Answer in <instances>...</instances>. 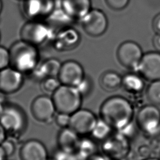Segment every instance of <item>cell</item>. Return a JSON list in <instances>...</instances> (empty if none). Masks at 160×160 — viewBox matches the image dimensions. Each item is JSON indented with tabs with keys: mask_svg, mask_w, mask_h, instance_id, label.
<instances>
[{
	"mask_svg": "<svg viewBox=\"0 0 160 160\" xmlns=\"http://www.w3.org/2000/svg\"><path fill=\"white\" fill-rule=\"evenodd\" d=\"M99 113L102 119L113 129L118 131L132 121L134 108L127 99L112 96L102 103Z\"/></svg>",
	"mask_w": 160,
	"mask_h": 160,
	"instance_id": "cell-1",
	"label": "cell"
},
{
	"mask_svg": "<svg viewBox=\"0 0 160 160\" xmlns=\"http://www.w3.org/2000/svg\"><path fill=\"white\" fill-rule=\"evenodd\" d=\"M9 51L10 66L23 73L30 72L36 67L39 61V53L35 45L23 40L16 41Z\"/></svg>",
	"mask_w": 160,
	"mask_h": 160,
	"instance_id": "cell-2",
	"label": "cell"
},
{
	"mask_svg": "<svg viewBox=\"0 0 160 160\" xmlns=\"http://www.w3.org/2000/svg\"><path fill=\"white\" fill-rule=\"evenodd\" d=\"M82 97L76 87L61 84L53 92L52 99L56 112L71 115L81 108Z\"/></svg>",
	"mask_w": 160,
	"mask_h": 160,
	"instance_id": "cell-3",
	"label": "cell"
},
{
	"mask_svg": "<svg viewBox=\"0 0 160 160\" xmlns=\"http://www.w3.org/2000/svg\"><path fill=\"white\" fill-rule=\"evenodd\" d=\"M136 123L148 137L153 138L160 134V109L154 104L142 106L138 112Z\"/></svg>",
	"mask_w": 160,
	"mask_h": 160,
	"instance_id": "cell-4",
	"label": "cell"
},
{
	"mask_svg": "<svg viewBox=\"0 0 160 160\" xmlns=\"http://www.w3.org/2000/svg\"><path fill=\"white\" fill-rule=\"evenodd\" d=\"M102 153L112 160H122L131 152L130 141L116 131L102 141Z\"/></svg>",
	"mask_w": 160,
	"mask_h": 160,
	"instance_id": "cell-5",
	"label": "cell"
},
{
	"mask_svg": "<svg viewBox=\"0 0 160 160\" xmlns=\"http://www.w3.org/2000/svg\"><path fill=\"white\" fill-rule=\"evenodd\" d=\"M98 118L91 111L80 108L71 115L69 128L79 136H86L92 132Z\"/></svg>",
	"mask_w": 160,
	"mask_h": 160,
	"instance_id": "cell-6",
	"label": "cell"
},
{
	"mask_svg": "<svg viewBox=\"0 0 160 160\" xmlns=\"http://www.w3.org/2000/svg\"><path fill=\"white\" fill-rule=\"evenodd\" d=\"M26 122L25 115L20 108L12 105L4 108L0 118V124L6 131L20 132L24 128Z\"/></svg>",
	"mask_w": 160,
	"mask_h": 160,
	"instance_id": "cell-7",
	"label": "cell"
},
{
	"mask_svg": "<svg viewBox=\"0 0 160 160\" xmlns=\"http://www.w3.org/2000/svg\"><path fill=\"white\" fill-rule=\"evenodd\" d=\"M141 47L135 42L126 41L122 43L118 50V58L125 67L136 70L142 57Z\"/></svg>",
	"mask_w": 160,
	"mask_h": 160,
	"instance_id": "cell-8",
	"label": "cell"
},
{
	"mask_svg": "<svg viewBox=\"0 0 160 160\" xmlns=\"http://www.w3.org/2000/svg\"><path fill=\"white\" fill-rule=\"evenodd\" d=\"M81 20L84 30L92 36L102 35L108 28V19L105 14L99 9H91Z\"/></svg>",
	"mask_w": 160,
	"mask_h": 160,
	"instance_id": "cell-9",
	"label": "cell"
},
{
	"mask_svg": "<svg viewBox=\"0 0 160 160\" xmlns=\"http://www.w3.org/2000/svg\"><path fill=\"white\" fill-rule=\"evenodd\" d=\"M136 71L147 80H160V53L149 52L144 54Z\"/></svg>",
	"mask_w": 160,
	"mask_h": 160,
	"instance_id": "cell-10",
	"label": "cell"
},
{
	"mask_svg": "<svg viewBox=\"0 0 160 160\" xmlns=\"http://www.w3.org/2000/svg\"><path fill=\"white\" fill-rule=\"evenodd\" d=\"M31 112L38 121L49 123L54 118L56 112L52 99L47 96H40L31 104Z\"/></svg>",
	"mask_w": 160,
	"mask_h": 160,
	"instance_id": "cell-11",
	"label": "cell"
},
{
	"mask_svg": "<svg viewBox=\"0 0 160 160\" xmlns=\"http://www.w3.org/2000/svg\"><path fill=\"white\" fill-rule=\"evenodd\" d=\"M58 79L63 85L76 87L84 78L81 65L74 61H68L61 64Z\"/></svg>",
	"mask_w": 160,
	"mask_h": 160,
	"instance_id": "cell-12",
	"label": "cell"
},
{
	"mask_svg": "<svg viewBox=\"0 0 160 160\" xmlns=\"http://www.w3.org/2000/svg\"><path fill=\"white\" fill-rule=\"evenodd\" d=\"M23 83L22 73L12 67L0 70V91L11 94L18 91Z\"/></svg>",
	"mask_w": 160,
	"mask_h": 160,
	"instance_id": "cell-13",
	"label": "cell"
},
{
	"mask_svg": "<svg viewBox=\"0 0 160 160\" xmlns=\"http://www.w3.org/2000/svg\"><path fill=\"white\" fill-rule=\"evenodd\" d=\"M47 27L41 22L32 21L26 22L21 29V39L33 45L42 42L48 35Z\"/></svg>",
	"mask_w": 160,
	"mask_h": 160,
	"instance_id": "cell-14",
	"label": "cell"
},
{
	"mask_svg": "<svg viewBox=\"0 0 160 160\" xmlns=\"http://www.w3.org/2000/svg\"><path fill=\"white\" fill-rule=\"evenodd\" d=\"M21 160H46L48 151L44 144L37 139L25 142L20 149Z\"/></svg>",
	"mask_w": 160,
	"mask_h": 160,
	"instance_id": "cell-15",
	"label": "cell"
},
{
	"mask_svg": "<svg viewBox=\"0 0 160 160\" xmlns=\"http://www.w3.org/2000/svg\"><path fill=\"white\" fill-rule=\"evenodd\" d=\"M61 6L67 16L81 19L91 9V0H62Z\"/></svg>",
	"mask_w": 160,
	"mask_h": 160,
	"instance_id": "cell-16",
	"label": "cell"
},
{
	"mask_svg": "<svg viewBox=\"0 0 160 160\" xmlns=\"http://www.w3.org/2000/svg\"><path fill=\"white\" fill-rule=\"evenodd\" d=\"M24 10L26 16L31 19H36L46 16L51 12L52 0H25Z\"/></svg>",
	"mask_w": 160,
	"mask_h": 160,
	"instance_id": "cell-17",
	"label": "cell"
},
{
	"mask_svg": "<svg viewBox=\"0 0 160 160\" xmlns=\"http://www.w3.org/2000/svg\"><path fill=\"white\" fill-rule=\"evenodd\" d=\"M79 140V135L71 128H62L57 137L58 148L68 152H75Z\"/></svg>",
	"mask_w": 160,
	"mask_h": 160,
	"instance_id": "cell-18",
	"label": "cell"
},
{
	"mask_svg": "<svg viewBox=\"0 0 160 160\" xmlns=\"http://www.w3.org/2000/svg\"><path fill=\"white\" fill-rule=\"evenodd\" d=\"M98 152V146L93 138L84 136L80 138L75 151L78 160H88L91 156Z\"/></svg>",
	"mask_w": 160,
	"mask_h": 160,
	"instance_id": "cell-19",
	"label": "cell"
},
{
	"mask_svg": "<svg viewBox=\"0 0 160 160\" xmlns=\"http://www.w3.org/2000/svg\"><path fill=\"white\" fill-rule=\"evenodd\" d=\"M61 64L59 61L52 59L44 62L40 67L37 69L35 68L37 74H34L38 79L44 78L48 77H55L58 76Z\"/></svg>",
	"mask_w": 160,
	"mask_h": 160,
	"instance_id": "cell-20",
	"label": "cell"
},
{
	"mask_svg": "<svg viewBox=\"0 0 160 160\" xmlns=\"http://www.w3.org/2000/svg\"><path fill=\"white\" fill-rule=\"evenodd\" d=\"M122 86L128 92L133 94L141 92L144 88L142 78L134 73L126 74L122 78Z\"/></svg>",
	"mask_w": 160,
	"mask_h": 160,
	"instance_id": "cell-21",
	"label": "cell"
},
{
	"mask_svg": "<svg viewBox=\"0 0 160 160\" xmlns=\"http://www.w3.org/2000/svg\"><path fill=\"white\" fill-rule=\"evenodd\" d=\"M112 129L106 122L100 118L98 119L91 134L94 140L103 141L112 133Z\"/></svg>",
	"mask_w": 160,
	"mask_h": 160,
	"instance_id": "cell-22",
	"label": "cell"
},
{
	"mask_svg": "<svg viewBox=\"0 0 160 160\" xmlns=\"http://www.w3.org/2000/svg\"><path fill=\"white\" fill-rule=\"evenodd\" d=\"M101 84L107 91H114L122 85V78L116 72H107L102 76Z\"/></svg>",
	"mask_w": 160,
	"mask_h": 160,
	"instance_id": "cell-23",
	"label": "cell"
},
{
	"mask_svg": "<svg viewBox=\"0 0 160 160\" xmlns=\"http://www.w3.org/2000/svg\"><path fill=\"white\" fill-rule=\"evenodd\" d=\"M149 101L154 105H160V80L151 81L146 91Z\"/></svg>",
	"mask_w": 160,
	"mask_h": 160,
	"instance_id": "cell-24",
	"label": "cell"
},
{
	"mask_svg": "<svg viewBox=\"0 0 160 160\" xmlns=\"http://www.w3.org/2000/svg\"><path fill=\"white\" fill-rule=\"evenodd\" d=\"M138 126L136 122L133 121L130 122L129 124L126 125L124 127L118 131H116L122 134L123 136L126 138L128 139L131 141L137 134L138 132Z\"/></svg>",
	"mask_w": 160,
	"mask_h": 160,
	"instance_id": "cell-25",
	"label": "cell"
},
{
	"mask_svg": "<svg viewBox=\"0 0 160 160\" xmlns=\"http://www.w3.org/2000/svg\"><path fill=\"white\" fill-rule=\"evenodd\" d=\"M61 85V83L59 79H57L55 77H48L45 78L42 87L45 91L54 92Z\"/></svg>",
	"mask_w": 160,
	"mask_h": 160,
	"instance_id": "cell-26",
	"label": "cell"
},
{
	"mask_svg": "<svg viewBox=\"0 0 160 160\" xmlns=\"http://www.w3.org/2000/svg\"><path fill=\"white\" fill-rule=\"evenodd\" d=\"M52 159L54 160H78L74 152H68L59 148L54 152Z\"/></svg>",
	"mask_w": 160,
	"mask_h": 160,
	"instance_id": "cell-27",
	"label": "cell"
},
{
	"mask_svg": "<svg viewBox=\"0 0 160 160\" xmlns=\"http://www.w3.org/2000/svg\"><path fill=\"white\" fill-rule=\"evenodd\" d=\"M10 65L9 51L4 47L0 46V70Z\"/></svg>",
	"mask_w": 160,
	"mask_h": 160,
	"instance_id": "cell-28",
	"label": "cell"
},
{
	"mask_svg": "<svg viewBox=\"0 0 160 160\" xmlns=\"http://www.w3.org/2000/svg\"><path fill=\"white\" fill-rule=\"evenodd\" d=\"M70 120L71 115L65 113L58 112V114L55 118L56 123L61 128L69 127L70 124Z\"/></svg>",
	"mask_w": 160,
	"mask_h": 160,
	"instance_id": "cell-29",
	"label": "cell"
},
{
	"mask_svg": "<svg viewBox=\"0 0 160 160\" xmlns=\"http://www.w3.org/2000/svg\"><path fill=\"white\" fill-rule=\"evenodd\" d=\"M76 88L78 90L79 93L82 96L88 94L91 89V84L90 81L86 78L84 79L76 86Z\"/></svg>",
	"mask_w": 160,
	"mask_h": 160,
	"instance_id": "cell-30",
	"label": "cell"
},
{
	"mask_svg": "<svg viewBox=\"0 0 160 160\" xmlns=\"http://www.w3.org/2000/svg\"><path fill=\"white\" fill-rule=\"evenodd\" d=\"M6 157L11 156L15 151L16 146L12 141L6 139L0 145Z\"/></svg>",
	"mask_w": 160,
	"mask_h": 160,
	"instance_id": "cell-31",
	"label": "cell"
},
{
	"mask_svg": "<svg viewBox=\"0 0 160 160\" xmlns=\"http://www.w3.org/2000/svg\"><path fill=\"white\" fill-rule=\"evenodd\" d=\"M108 6L116 10H121L127 6L129 0H106Z\"/></svg>",
	"mask_w": 160,
	"mask_h": 160,
	"instance_id": "cell-32",
	"label": "cell"
},
{
	"mask_svg": "<svg viewBox=\"0 0 160 160\" xmlns=\"http://www.w3.org/2000/svg\"><path fill=\"white\" fill-rule=\"evenodd\" d=\"M110 159L108 158L106 156H105L102 153H96L92 156H91L88 160H109Z\"/></svg>",
	"mask_w": 160,
	"mask_h": 160,
	"instance_id": "cell-33",
	"label": "cell"
},
{
	"mask_svg": "<svg viewBox=\"0 0 160 160\" xmlns=\"http://www.w3.org/2000/svg\"><path fill=\"white\" fill-rule=\"evenodd\" d=\"M153 28L158 34H160V14L156 16L153 21Z\"/></svg>",
	"mask_w": 160,
	"mask_h": 160,
	"instance_id": "cell-34",
	"label": "cell"
},
{
	"mask_svg": "<svg viewBox=\"0 0 160 160\" xmlns=\"http://www.w3.org/2000/svg\"><path fill=\"white\" fill-rule=\"evenodd\" d=\"M6 131L4 129V128L2 127V126L0 124V145L1 143L6 139Z\"/></svg>",
	"mask_w": 160,
	"mask_h": 160,
	"instance_id": "cell-35",
	"label": "cell"
},
{
	"mask_svg": "<svg viewBox=\"0 0 160 160\" xmlns=\"http://www.w3.org/2000/svg\"><path fill=\"white\" fill-rule=\"evenodd\" d=\"M154 44L155 47L160 50V34H157L154 39Z\"/></svg>",
	"mask_w": 160,
	"mask_h": 160,
	"instance_id": "cell-36",
	"label": "cell"
},
{
	"mask_svg": "<svg viewBox=\"0 0 160 160\" xmlns=\"http://www.w3.org/2000/svg\"><path fill=\"white\" fill-rule=\"evenodd\" d=\"M6 155L2 150V149L1 148V147L0 146V160H4L5 158H6Z\"/></svg>",
	"mask_w": 160,
	"mask_h": 160,
	"instance_id": "cell-37",
	"label": "cell"
},
{
	"mask_svg": "<svg viewBox=\"0 0 160 160\" xmlns=\"http://www.w3.org/2000/svg\"><path fill=\"white\" fill-rule=\"evenodd\" d=\"M4 108V105H3V102H2V101H0V118H1V116L2 112V111H3Z\"/></svg>",
	"mask_w": 160,
	"mask_h": 160,
	"instance_id": "cell-38",
	"label": "cell"
},
{
	"mask_svg": "<svg viewBox=\"0 0 160 160\" xmlns=\"http://www.w3.org/2000/svg\"><path fill=\"white\" fill-rule=\"evenodd\" d=\"M143 160H160V159L155 158H148L144 159Z\"/></svg>",
	"mask_w": 160,
	"mask_h": 160,
	"instance_id": "cell-39",
	"label": "cell"
},
{
	"mask_svg": "<svg viewBox=\"0 0 160 160\" xmlns=\"http://www.w3.org/2000/svg\"><path fill=\"white\" fill-rule=\"evenodd\" d=\"M2 0H0V14L2 12Z\"/></svg>",
	"mask_w": 160,
	"mask_h": 160,
	"instance_id": "cell-40",
	"label": "cell"
},
{
	"mask_svg": "<svg viewBox=\"0 0 160 160\" xmlns=\"http://www.w3.org/2000/svg\"><path fill=\"white\" fill-rule=\"evenodd\" d=\"M46 160H54V159H52V158H51V159H48V158Z\"/></svg>",
	"mask_w": 160,
	"mask_h": 160,
	"instance_id": "cell-41",
	"label": "cell"
},
{
	"mask_svg": "<svg viewBox=\"0 0 160 160\" xmlns=\"http://www.w3.org/2000/svg\"><path fill=\"white\" fill-rule=\"evenodd\" d=\"M19 1H25V0H19Z\"/></svg>",
	"mask_w": 160,
	"mask_h": 160,
	"instance_id": "cell-42",
	"label": "cell"
},
{
	"mask_svg": "<svg viewBox=\"0 0 160 160\" xmlns=\"http://www.w3.org/2000/svg\"><path fill=\"white\" fill-rule=\"evenodd\" d=\"M109 160H112V159H109Z\"/></svg>",
	"mask_w": 160,
	"mask_h": 160,
	"instance_id": "cell-43",
	"label": "cell"
},
{
	"mask_svg": "<svg viewBox=\"0 0 160 160\" xmlns=\"http://www.w3.org/2000/svg\"><path fill=\"white\" fill-rule=\"evenodd\" d=\"M159 159H160V158H159Z\"/></svg>",
	"mask_w": 160,
	"mask_h": 160,
	"instance_id": "cell-44",
	"label": "cell"
}]
</instances>
